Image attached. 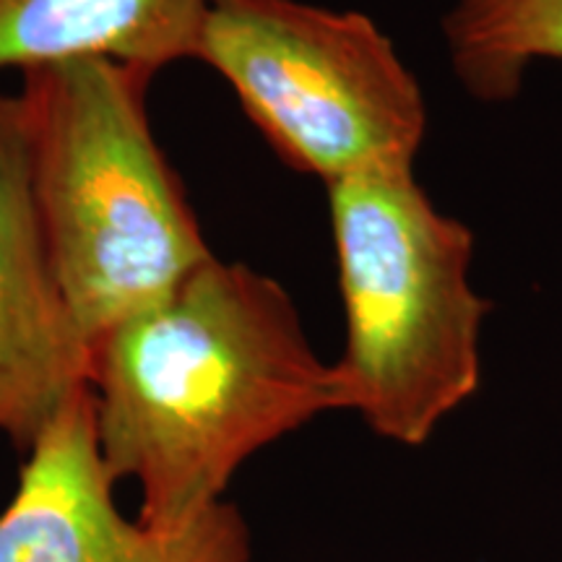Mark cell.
<instances>
[{
    "label": "cell",
    "instance_id": "cell-1",
    "mask_svg": "<svg viewBox=\"0 0 562 562\" xmlns=\"http://www.w3.org/2000/svg\"><path fill=\"white\" fill-rule=\"evenodd\" d=\"M97 440L112 480L140 490L138 521L180 529L261 448L344 412L279 281L209 258L172 294L91 347Z\"/></svg>",
    "mask_w": 562,
    "mask_h": 562
},
{
    "label": "cell",
    "instance_id": "cell-7",
    "mask_svg": "<svg viewBox=\"0 0 562 562\" xmlns=\"http://www.w3.org/2000/svg\"><path fill=\"white\" fill-rule=\"evenodd\" d=\"M209 0H0V70L115 60L157 74L199 58Z\"/></svg>",
    "mask_w": 562,
    "mask_h": 562
},
{
    "label": "cell",
    "instance_id": "cell-2",
    "mask_svg": "<svg viewBox=\"0 0 562 562\" xmlns=\"http://www.w3.org/2000/svg\"><path fill=\"white\" fill-rule=\"evenodd\" d=\"M151 76L74 60L30 70L19 91L42 250L89 347L214 258L154 138Z\"/></svg>",
    "mask_w": 562,
    "mask_h": 562
},
{
    "label": "cell",
    "instance_id": "cell-8",
    "mask_svg": "<svg viewBox=\"0 0 562 562\" xmlns=\"http://www.w3.org/2000/svg\"><path fill=\"white\" fill-rule=\"evenodd\" d=\"M442 32L463 89L510 102L533 60H562V0H456Z\"/></svg>",
    "mask_w": 562,
    "mask_h": 562
},
{
    "label": "cell",
    "instance_id": "cell-4",
    "mask_svg": "<svg viewBox=\"0 0 562 562\" xmlns=\"http://www.w3.org/2000/svg\"><path fill=\"white\" fill-rule=\"evenodd\" d=\"M292 170L326 186L414 170L427 112L375 21L302 0H209L199 58Z\"/></svg>",
    "mask_w": 562,
    "mask_h": 562
},
{
    "label": "cell",
    "instance_id": "cell-6",
    "mask_svg": "<svg viewBox=\"0 0 562 562\" xmlns=\"http://www.w3.org/2000/svg\"><path fill=\"white\" fill-rule=\"evenodd\" d=\"M91 347L47 269L19 94L0 91V435L21 456L91 389Z\"/></svg>",
    "mask_w": 562,
    "mask_h": 562
},
{
    "label": "cell",
    "instance_id": "cell-5",
    "mask_svg": "<svg viewBox=\"0 0 562 562\" xmlns=\"http://www.w3.org/2000/svg\"><path fill=\"white\" fill-rule=\"evenodd\" d=\"M112 487L87 389L24 456L0 510V562H250L248 521L232 503H214L180 529H154L123 518Z\"/></svg>",
    "mask_w": 562,
    "mask_h": 562
},
{
    "label": "cell",
    "instance_id": "cell-3",
    "mask_svg": "<svg viewBox=\"0 0 562 562\" xmlns=\"http://www.w3.org/2000/svg\"><path fill=\"white\" fill-rule=\"evenodd\" d=\"M328 209L347 315L334 364L344 412L381 438L422 446L482 385L490 302L469 284L474 237L432 206L414 170L334 182Z\"/></svg>",
    "mask_w": 562,
    "mask_h": 562
}]
</instances>
